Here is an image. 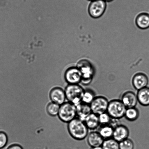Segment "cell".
<instances>
[{
  "mask_svg": "<svg viewBox=\"0 0 149 149\" xmlns=\"http://www.w3.org/2000/svg\"><path fill=\"white\" fill-rule=\"evenodd\" d=\"M84 121L89 130H95L100 125L98 115L92 112L87 117Z\"/></svg>",
  "mask_w": 149,
  "mask_h": 149,
  "instance_id": "cell-17",
  "label": "cell"
},
{
  "mask_svg": "<svg viewBox=\"0 0 149 149\" xmlns=\"http://www.w3.org/2000/svg\"><path fill=\"white\" fill-rule=\"evenodd\" d=\"M105 2H112V1H114V0H104Z\"/></svg>",
  "mask_w": 149,
  "mask_h": 149,
  "instance_id": "cell-28",
  "label": "cell"
},
{
  "mask_svg": "<svg viewBox=\"0 0 149 149\" xmlns=\"http://www.w3.org/2000/svg\"><path fill=\"white\" fill-rule=\"evenodd\" d=\"M8 141V137L6 133L0 131V149L4 148L7 145Z\"/></svg>",
  "mask_w": 149,
  "mask_h": 149,
  "instance_id": "cell-25",
  "label": "cell"
},
{
  "mask_svg": "<svg viewBox=\"0 0 149 149\" xmlns=\"http://www.w3.org/2000/svg\"><path fill=\"white\" fill-rule=\"evenodd\" d=\"M65 77L69 84H79L81 81V73L77 67L69 69L66 72Z\"/></svg>",
  "mask_w": 149,
  "mask_h": 149,
  "instance_id": "cell-8",
  "label": "cell"
},
{
  "mask_svg": "<svg viewBox=\"0 0 149 149\" xmlns=\"http://www.w3.org/2000/svg\"><path fill=\"white\" fill-rule=\"evenodd\" d=\"M109 103V101L105 97L98 96L95 97L90 105L92 112L99 115L107 112Z\"/></svg>",
  "mask_w": 149,
  "mask_h": 149,
  "instance_id": "cell-7",
  "label": "cell"
},
{
  "mask_svg": "<svg viewBox=\"0 0 149 149\" xmlns=\"http://www.w3.org/2000/svg\"><path fill=\"white\" fill-rule=\"evenodd\" d=\"M138 102L142 106H149V87L143 88L137 91L136 94Z\"/></svg>",
  "mask_w": 149,
  "mask_h": 149,
  "instance_id": "cell-16",
  "label": "cell"
},
{
  "mask_svg": "<svg viewBox=\"0 0 149 149\" xmlns=\"http://www.w3.org/2000/svg\"><path fill=\"white\" fill-rule=\"evenodd\" d=\"M102 147L103 149H120L119 143L113 138L107 139L104 140Z\"/></svg>",
  "mask_w": 149,
  "mask_h": 149,
  "instance_id": "cell-21",
  "label": "cell"
},
{
  "mask_svg": "<svg viewBox=\"0 0 149 149\" xmlns=\"http://www.w3.org/2000/svg\"><path fill=\"white\" fill-rule=\"evenodd\" d=\"M106 8V2L104 0H95L90 3L88 8V13L92 18H98L104 13Z\"/></svg>",
  "mask_w": 149,
  "mask_h": 149,
  "instance_id": "cell-6",
  "label": "cell"
},
{
  "mask_svg": "<svg viewBox=\"0 0 149 149\" xmlns=\"http://www.w3.org/2000/svg\"><path fill=\"white\" fill-rule=\"evenodd\" d=\"M114 128L109 125H102L98 131L104 139L112 138Z\"/></svg>",
  "mask_w": 149,
  "mask_h": 149,
  "instance_id": "cell-18",
  "label": "cell"
},
{
  "mask_svg": "<svg viewBox=\"0 0 149 149\" xmlns=\"http://www.w3.org/2000/svg\"><path fill=\"white\" fill-rule=\"evenodd\" d=\"M136 25L139 28L142 30L149 28V14L146 13H141L136 18Z\"/></svg>",
  "mask_w": 149,
  "mask_h": 149,
  "instance_id": "cell-15",
  "label": "cell"
},
{
  "mask_svg": "<svg viewBox=\"0 0 149 149\" xmlns=\"http://www.w3.org/2000/svg\"><path fill=\"white\" fill-rule=\"evenodd\" d=\"M77 67L82 74L81 83L84 85H88L92 82L95 73L93 65L89 61L83 60L78 63Z\"/></svg>",
  "mask_w": 149,
  "mask_h": 149,
  "instance_id": "cell-2",
  "label": "cell"
},
{
  "mask_svg": "<svg viewBox=\"0 0 149 149\" xmlns=\"http://www.w3.org/2000/svg\"><path fill=\"white\" fill-rule=\"evenodd\" d=\"M139 116V112L136 107L127 108L124 117L130 121L136 120Z\"/></svg>",
  "mask_w": 149,
  "mask_h": 149,
  "instance_id": "cell-19",
  "label": "cell"
},
{
  "mask_svg": "<svg viewBox=\"0 0 149 149\" xmlns=\"http://www.w3.org/2000/svg\"><path fill=\"white\" fill-rule=\"evenodd\" d=\"M50 98L52 102L61 105L65 102L66 99L65 91L61 88L56 87L50 91Z\"/></svg>",
  "mask_w": 149,
  "mask_h": 149,
  "instance_id": "cell-10",
  "label": "cell"
},
{
  "mask_svg": "<svg viewBox=\"0 0 149 149\" xmlns=\"http://www.w3.org/2000/svg\"><path fill=\"white\" fill-rule=\"evenodd\" d=\"M127 108L119 100H113L109 102L107 112L111 118L120 120L125 115Z\"/></svg>",
  "mask_w": 149,
  "mask_h": 149,
  "instance_id": "cell-5",
  "label": "cell"
},
{
  "mask_svg": "<svg viewBox=\"0 0 149 149\" xmlns=\"http://www.w3.org/2000/svg\"><path fill=\"white\" fill-rule=\"evenodd\" d=\"M95 97V93L92 89L85 90L82 98V102L84 103L90 105Z\"/></svg>",
  "mask_w": 149,
  "mask_h": 149,
  "instance_id": "cell-20",
  "label": "cell"
},
{
  "mask_svg": "<svg viewBox=\"0 0 149 149\" xmlns=\"http://www.w3.org/2000/svg\"><path fill=\"white\" fill-rule=\"evenodd\" d=\"M148 83V78L144 73H137L134 75L132 78L133 86L137 91L147 87Z\"/></svg>",
  "mask_w": 149,
  "mask_h": 149,
  "instance_id": "cell-9",
  "label": "cell"
},
{
  "mask_svg": "<svg viewBox=\"0 0 149 149\" xmlns=\"http://www.w3.org/2000/svg\"><path fill=\"white\" fill-rule=\"evenodd\" d=\"M91 149H103L102 146H99V147H94L91 148Z\"/></svg>",
  "mask_w": 149,
  "mask_h": 149,
  "instance_id": "cell-27",
  "label": "cell"
},
{
  "mask_svg": "<svg viewBox=\"0 0 149 149\" xmlns=\"http://www.w3.org/2000/svg\"><path fill=\"white\" fill-rule=\"evenodd\" d=\"M68 128L70 135L77 140H83L89 134V129L84 121L77 118L68 123Z\"/></svg>",
  "mask_w": 149,
  "mask_h": 149,
  "instance_id": "cell-1",
  "label": "cell"
},
{
  "mask_svg": "<svg viewBox=\"0 0 149 149\" xmlns=\"http://www.w3.org/2000/svg\"><path fill=\"white\" fill-rule=\"evenodd\" d=\"M7 149H24L21 146L18 144L11 145Z\"/></svg>",
  "mask_w": 149,
  "mask_h": 149,
  "instance_id": "cell-26",
  "label": "cell"
},
{
  "mask_svg": "<svg viewBox=\"0 0 149 149\" xmlns=\"http://www.w3.org/2000/svg\"><path fill=\"white\" fill-rule=\"evenodd\" d=\"M58 116L63 122L69 123L77 118L76 106L70 102L60 105Z\"/></svg>",
  "mask_w": 149,
  "mask_h": 149,
  "instance_id": "cell-4",
  "label": "cell"
},
{
  "mask_svg": "<svg viewBox=\"0 0 149 149\" xmlns=\"http://www.w3.org/2000/svg\"><path fill=\"white\" fill-rule=\"evenodd\" d=\"M121 101L127 108L136 107L138 102L136 94L130 91L124 93Z\"/></svg>",
  "mask_w": 149,
  "mask_h": 149,
  "instance_id": "cell-11",
  "label": "cell"
},
{
  "mask_svg": "<svg viewBox=\"0 0 149 149\" xmlns=\"http://www.w3.org/2000/svg\"><path fill=\"white\" fill-rule=\"evenodd\" d=\"M104 140L98 131L91 132L87 139L88 144L91 148L102 146Z\"/></svg>",
  "mask_w": 149,
  "mask_h": 149,
  "instance_id": "cell-14",
  "label": "cell"
},
{
  "mask_svg": "<svg viewBox=\"0 0 149 149\" xmlns=\"http://www.w3.org/2000/svg\"><path fill=\"white\" fill-rule=\"evenodd\" d=\"M84 91L79 84H69L65 90L66 99L76 106L82 102Z\"/></svg>",
  "mask_w": 149,
  "mask_h": 149,
  "instance_id": "cell-3",
  "label": "cell"
},
{
  "mask_svg": "<svg viewBox=\"0 0 149 149\" xmlns=\"http://www.w3.org/2000/svg\"><path fill=\"white\" fill-rule=\"evenodd\" d=\"M76 107L77 118L84 121L92 113L90 105L82 102L76 105Z\"/></svg>",
  "mask_w": 149,
  "mask_h": 149,
  "instance_id": "cell-13",
  "label": "cell"
},
{
  "mask_svg": "<svg viewBox=\"0 0 149 149\" xmlns=\"http://www.w3.org/2000/svg\"><path fill=\"white\" fill-rule=\"evenodd\" d=\"M129 134L128 128L125 125L120 124L114 128L112 138L120 143L128 139Z\"/></svg>",
  "mask_w": 149,
  "mask_h": 149,
  "instance_id": "cell-12",
  "label": "cell"
},
{
  "mask_svg": "<svg viewBox=\"0 0 149 149\" xmlns=\"http://www.w3.org/2000/svg\"><path fill=\"white\" fill-rule=\"evenodd\" d=\"M88 1H90L91 2H92V1H95V0H88Z\"/></svg>",
  "mask_w": 149,
  "mask_h": 149,
  "instance_id": "cell-29",
  "label": "cell"
},
{
  "mask_svg": "<svg viewBox=\"0 0 149 149\" xmlns=\"http://www.w3.org/2000/svg\"><path fill=\"white\" fill-rule=\"evenodd\" d=\"M60 105L52 102L47 105L46 110L47 113L52 116H56L58 115Z\"/></svg>",
  "mask_w": 149,
  "mask_h": 149,
  "instance_id": "cell-22",
  "label": "cell"
},
{
  "mask_svg": "<svg viewBox=\"0 0 149 149\" xmlns=\"http://www.w3.org/2000/svg\"><path fill=\"white\" fill-rule=\"evenodd\" d=\"M134 143L130 139H127L119 143L120 149H134Z\"/></svg>",
  "mask_w": 149,
  "mask_h": 149,
  "instance_id": "cell-24",
  "label": "cell"
},
{
  "mask_svg": "<svg viewBox=\"0 0 149 149\" xmlns=\"http://www.w3.org/2000/svg\"><path fill=\"white\" fill-rule=\"evenodd\" d=\"M98 116L100 123L101 125H109L112 118L107 112L98 115Z\"/></svg>",
  "mask_w": 149,
  "mask_h": 149,
  "instance_id": "cell-23",
  "label": "cell"
}]
</instances>
